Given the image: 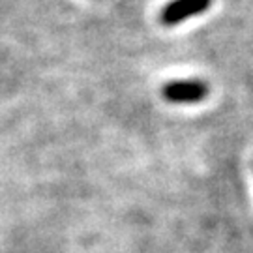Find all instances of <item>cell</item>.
I'll list each match as a JSON object with an SVG mask.
<instances>
[{"mask_svg":"<svg viewBox=\"0 0 253 253\" xmlns=\"http://www.w3.org/2000/svg\"><path fill=\"white\" fill-rule=\"evenodd\" d=\"M212 0H172L162 9L160 21L167 27L180 25L182 21L207 11Z\"/></svg>","mask_w":253,"mask_h":253,"instance_id":"obj_2","label":"cell"},{"mask_svg":"<svg viewBox=\"0 0 253 253\" xmlns=\"http://www.w3.org/2000/svg\"><path fill=\"white\" fill-rule=\"evenodd\" d=\"M208 94L207 83L190 79V81H172L165 84L162 96L171 103H197L203 101Z\"/></svg>","mask_w":253,"mask_h":253,"instance_id":"obj_1","label":"cell"}]
</instances>
